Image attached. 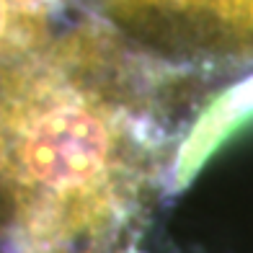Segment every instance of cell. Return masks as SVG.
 <instances>
[{
  "instance_id": "cell-2",
  "label": "cell",
  "mask_w": 253,
  "mask_h": 253,
  "mask_svg": "<svg viewBox=\"0 0 253 253\" xmlns=\"http://www.w3.org/2000/svg\"><path fill=\"white\" fill-rule=\"evenodd\" d=\"M83 10L220 90L253 78V0H83Z\"/></svg>"
},
{
  "instance_id": "cell-4",
  "label": "cell",
  "mask_w": 253,
  "mask_h": 253,
  "mask_svg": "<svg viewBox=\"0 0 253 253\" xmlns=\"http://www.w3.org/2000/svg\"><path fill=\"white\" fill-rule=\"evenodd\" d=\"M0 253H13L10 251V243H8V233L3 227V220H0Z\"/></svg>"
},
{
  "instance_id": "cell-3",
  "label": "cell",
  "mask_w": 253,
  "mask_h": 253,
  "mask_svg": "<svg viewBox=\"0 0 253 253\" xmlns=\"http://www.w3.org/2000/svg\"><path fill=\"white\" fill-rule=\"evenodd\" d=\"M83 13V0H0V70Z\"/></svg>"
},
{
  "instance_id": "cell-1",
  "label": "cell",
  "mask_w": 253,
  "mask_h": 253,
  "mask_svg": "<svg viewBox=\"0 0 253 253\" xmlns=\"http://www.w3.org/2000/svg\"><path fill=\"white\" fill-rule=\"evenodd\" d=\"M217 85L93 16L0 70V220L13 253H147Z\"/></svg>"
}]
</instances>
